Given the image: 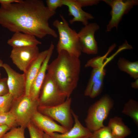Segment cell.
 Listing matches in <instances>:
<instances>
[{
	"instance_id": "cell-13",
	"label": "cell",
	"mask_w": 138,
	"mask_h": 138,
	"mask_svg": "<svg viewBox=\"0 0 138 138\" xmlns=\"http://www.w3.org/2000/svg\"><path fill=\"white\" fill-rule=\"evenodd\" d=\"M54 45L51 42L48 54L31 85L29 96L33 99H38L40 90L44 79L49 62L53 52Z\"/></svg>"
},
{
	"instance_id": "cell-33",
	"label": "cell",
	"mask_w": 138,
	"mask_h": 138,
	"mask_svg": "<svg viewBox=\"0 0 138 138\" xmlns=\"http://www.w3.org/2000/svg\"><path fill=\"white\" fill-rule=\"evenodd\" d=\"M21 0H0L1 6H8L13 3L19 2Z\"/></svg>"
},
{
	"instance_id": "cell-1",
	"label": "cell",
	"mask_w": 138,
	"mask_h": 138,
	"mask_svg": "<svg viewBox=\"0 0 138 138\" xmlns=\"http://www.w3.org/2000/svg\"><path fill=\"white\" fill-rule=\"evenodd\" d=\"M56 14L41 0H21L0 7V25L9 31L21 32L42 39L47 35L57 37L49 26V19Z\"/></svg>"
},
{
	"instance_id": "cell-2",
	"label": "cell",
	"mask_w": 138,
	"mask_h": 138,
	"mask_svg": "<svg viewBox=\"0 0 138 138\" xmlns=\"http://www.w3.org/2000/svg\"><path fill=\"white\" fill-rule=\"evenodd\" d=\"M80 68L79 57L62 51L58 52L57 57L48 64L47 71L68 98L77 85Z\"/></svg>"
},
{
	"instance_id": "cell-29",
	"label": "cell",
	"mask_w": 138,
	"mask_h": 138,
	"mask_svg": "<svg viewBox=\"0 0 138 138\" xmlns=\"http://www.w3.org/2000/svg\"><path fill=\"white\" fill-rule=\"evenodd\" d=\"M47 7L50 11H55L57 9L63 6L62 0H47Z\"/></svg>"
},
{
	"instance_id": "cell-12",
	"label": "cell",
	"mask_w": 138,
	"mask_h": 138,
	"mask_svg": "<svg viewBox=\"0 0 138 138\" xmlns=\"http://www.w3.org/2000/svg\"><path fill=\"white\" fill-rule=\"evenodd\" d=\"M31 121L38 128L48 135L54 132L63 133L68 131L38 110L32 116Z\"/></svg>"
},
{
	"instance_id": "cell-4",
	"label": "cell",
	"mask_w": 138,
	"mask_h": 138,
	"mask_svg": "<svg viewBox=\"0 0 138 138\" xmlns=\"http://www.w3.org/2000/svg\"><path fill=\"white\" fill-rule=\"evenodd\" d=\"M113 105V99L107 94L92 104L88 109L85 120L86 127L92 133L103 127V122Z\"/></svg>"
},
{
	"instance_id": "cell-19",
	"label": "cell",
	"mask_w": 138,
	"mask_h": 138,
	"mask_svg": "<svg viewBox=\"0 0 138 138\" xmlns=\"http://www.w3.org/2000/svg\"><path fill=\"white\" fill-rule=\"evenodd\" d=\"M119 69L129 74L131 77L138 78V61L132 62L124 58H120L117 62Z\"/></svg>"
},
{
	"instance_id": "cell-16",
	"label": "cell",
	"mask_w": 138,
	"mask_h": 138,
	"mask_svg": "<svg viewBox=\"0 0 138 138\" xmlns=\"http://www.w3.org/2000/svg\"><path fill=\"white\" fill-rule=\"evenodd\" d=\"M48 49L40 52L37 58L30 65L25 74L26 80L25 94L29 96L32 83L38 73L48 53Z\"/></svg>"
},
{
	"instance_id": "cell-31",
	"label": "cell",
	"mask_w": 138,
	"mask_h": 138,
	"mask_svg": "<svg viewBox=\"0 0 138 138\" xmlns=\"http://www.w3.org/2000/svg\"><path fill=\"white\" fill-rule=\"evenodd\" d=\"M76 1L82 8L96 5L100 1V0H76Z\"/></svg>"
},
{
	"instance_id": "cell-21",
	"label": "cell",
	"mask_w": 138,
	"mask_h": 138,
	"mask_svg": "<svg viewBox=\"0 0 138 138\" xmlns=\"http://www.w3.org/2000/svg\"><path fill=\"white\" fill-rule=\"evenodd\" d=\"M106 70L104 68H93L90 78L84 92L85 96H89L93 84L101 77L105 76Z\"/></svg>"
},
{
	"instance_id": "cell-17",
	"label": "cell",
	"mask_w": 138,
	"mask_h": 138,
	"mask_svg": "<svg viewBox=\"0 0 138 138\" xmlns=\"http://www.w3.org/2000/svg\"><path fill=\"white\" fill-rule=\"evenodd\" d=\"M7 43L13 48L32 47L41 44L35 36L21 32L15 33Z\"/></svg>"
},
{
	"instance_id": "cell-18",
	"label": "cell",
	"mask_w": 138,
	"mask_h": 138,
	"mask_svg": "<svg viewBox=\"0 0 138 138\" xmlns=\"http://www.w3.org/2000/svg\"><path fill=\"white\" fill-rule=\"evenodd\" d=\"M108 126L115 138H125L131 133L130 129L119 117L115 116L110 118Z\"/></svg>"
},
{
	"instance_id": "cell-5",
	"label": "cell",
	"mask_w": 138,
	"mask_h": 138,
	"mask_svg": "<svg viewBox=\"0 0 138 138\" xmlns=\"http://www.w3.org/2000/svg\"><path fill=\"white\" fill-rule=\"evenodd\" d=\"M39 106L38 99H33L25 94L13 99L9 111L18 125L26 128L32 116L38 110Z\"/></svg>"
},
{
	"instance_id": "cell-34",
	"label": "cell",
	"mask_w": 138,
	"mask_h": 138,
	"mask_svg": "<svg viewBox=\"0 0 138 138\" xmlns=\"http://www.w3.org/2000/svg\"><path fill=\"white\" fill-rule=\"evenodd\" d=\"M135 80V81L131 83V86L132 88L137 89L138 88V78Z\"/></svg>"
},
{
	"instance_id": "cell-15",
	"label": "cell",
	"mask_w": 138,
	"mask_h": 138,
	"mask_svg": "<svg viewBox=\"0 0 138 138\" xmlns=\"http://www.w3.org/2000/svg\"><path fill=\"white\" fill-rule=\"evenodd\" d=\"M63 5L67 7L69 15L73 16L69 21L71 24L76 22H80L84 26L88 24V20L94 18L93 15L84 11L76 0H62Z\"/></svg>"
},
{
	"instance_id": "cell-20",
	"label": "cell",
	"mask_w": 138,
	"mask_h": 138,
	"mask_svg": "<svg viewBox=\"0 0 138 138\" xmlns=\"http://www.w3.org/2000/svg\"><path fill=\"white\" fill-rule=\"evenodd\" d=\"M122 112L131 118L136 125H138V102L130 99L125 103Z\"/></svg>"
},
{
	"instance_id": "cell-10",
	"label": "cell",
	"mask_w": 138,
	"mask_h": 138,
	"mask_svg": "<svg viewBox=\"0 0 138 138\" xmlns=\"http://www.w3.org/2000/svg\"><path fill=\"white\" fill-rule=\"evenodd\" d=\"M99 28L96 23H91L84 26L78 33L82 52L88 54H97L98 48L95 34Z\"/></svg>"
},
{
	"instance_id": "cell-14",
	"label": "cell",
	"mask_w": 138,
	"mask_h": 138,
	"mask_svg": "<svg viewBox=\"0 0 138 138\" xmlns=\"http://www.w3.org/2000/svg\"><path fill=\"white\" fill-rule=\"evenodd\" d=\"M72 113L74 122L72 128L64 133L54 132L48 135L50 138H85L91 135L92 132L82 124L78 116L72 110Z\"/></svg>"
},
{
	"instance_id": "cell-37",
	"label": "cell",
	"mask_w": 138,
	"mask_h": 138,
	"mask_svg": "<svg viewBox=\"0 0 138 138\" xmlns=\"http://www.w3.org/2000/svg\"><path fill=\"white\" fill-rule=\"evenodd\" d=\"M85 138H90V136H89V137H87Z\"/></svg>"
},
{
	"instance_id": "cell-7",
	"label": "cell",
	"mask_w": 138,
	"mask_h": 138,
	"mask_svg": "<svg viewBox=\"0 0 138 138\" xmlns=\"http://www.w3.org/2000/svg\"><path fill=\"white\" fill-rule=\"evenodd\" d=\"M67 98L51 75L46 73L38 98L39 106L56 105L64 102Z\"/></svg>"
},
{
	"instance_id": "cell-23",
	"label": "cell",
	"mask_w": 138,
	"mask_h": 138,
	"mask_svg": "<svg viewBox=\"0 0 138 138\" xmlns=\"http://www.w3.org/2000/svg\"><path fill=\"white\" fill-rule=\"evenodd\" d=\"M4 125L8 126L11 129L18 126L15 118L10 111L0 113V125Z\"/></svg>"
},
{
	"instance_id": "cell-6",
	"label": "cell",
	"mask_w": 138,
	"mask_h": 138,
	"mask_svg": "<svg viewBox=\"0 0 138 138\" xmlns=\"http://www.w3.org/2000/svg\"><path fill=\"white\" fill-rule=\"evenodd\" d=\"M72 99L67 98L62 103L54 106H39L38 110L59 122L68 131L73 126L74 120L71 108Z\"/></svg>"
},
{
	"instance_id": "cell-8",
	"label": "cell",
	"mask_w": 138,
	"mask_h": 138,
	"mask_svg": "<svg viewBox=\"0 0 138 138\" xmlns=\"http://www.w3.org/2000/svg\"><path fill=\"white\" fill-rule=\"evenodd\" d=\"M111 9V18L106 26V31H111L114 27L117 29L123 15L127 14L133 7L138 4L137 0H103Z\"/></svg>"
},
{
	"instance_id": "cell-22",
	"label": "cell",
	"mask_w": 138,
	"mask_h": 138,
	"mask_svg": "<svg viewBox=\"0 0 138 138\" xmlns=\"http://www.w3.org/2000/svg\"><path fill=\"white\" fill-rule=\"evenodd\" d=\"M114 44L109 48L107 53L102 56H98L91 58L87 61L85 65V67H91L93 68H104V61L109 53L116 47Z\"/></svg>"
},
{
	"instance_id": "cell-25",
	"label": "cell",
	"mask_w": 138,
	"mask_h": 138,
	"mask_svg": "<svg viewBox=\"0 0 138 138\" xmlns=\"http://www.w3.org/2000/svg\"><path fill=\"white\" fill-rule=\"evenodd\" d=\"M105 76L101 77L93 85L89 96L94 98L98 96L101 93Z\"/></svg>"
},
{
	"instance_id": "cell-36",
	"label": "cell",
	"mask_w": 138,
	"mask_h": 138,
	"mask_svg": "<svg viewBox=\"0 0 138 138\" xmlns=\"http://www.w3.org/2000/svg\"><path fill=\"white\" fill-rule=\"evenodd\" d=\"M3 63L2 60L0 59V67H2Z\"/></svg>"
},
{
	"instance_id": "cell-11",
	"label": "cell",
	"mask_w": 138,
	"mask_h": 138,
	"mask_svg": "<svg viewBox=\"0 0 138 138\" xmlns=\"http://www.w3.org/2000/svg\"><path fill=\"white\" fill-rule=\"evenodd\" d=\"M2 67L7 74L9 93L14 99L18 98L25 94L26 80L25 74L17 72L6 63H3Z\"/></svg>"
},
{
	"instance_id": "cell-38",
	"label": "cell",
	"mask_w": 138,
	"mask_h": 138,
	"mask_svg": "<svg viewBox=\"0 0 138 138\" xmlns=\"http://www.w3.org/2000/svg\"><path fill=\"white\" fill-rule=\"evenodd\" d=\"M1 73L0 72V78H1Z\"/></svg>"
},
{
	"instance_id": "cell-27",
	"label": "cell",
	"mask_w": 138,
	"mask_h": 138,
	"mask_svg": "<svg viewBox=\"0 0 138 138\" xmlns=\"http://www.w3.org/2000/svg\"><path fill=\"white\" fill-rule=\"evenodd\" d=\"M25 129L20 126L12 128L5 134L2 138H25L24 134Z\"/></svg>"
},
{
	"instance_id": "cell-35",
	"label": "cell",
	"mask_w": 138,
	"mask_h": 138,
	"mask_svg": "<svg viewBox=\"0 0 138 138\" xmlns=\"http://www.w3.org/2000/svg\"><path fill=\"white\" fill-rule=\"evenodd\" d=\"M43 138H50L49 136L44 133V134Z\"/></svg>"
},
{
	"instance_id": "cell-24",
	"label": "cell",
	"mask_w": 138,
	"mask_h": 138,
	"mask_svg": "<svg viewBox=\"0 0 138 138\" xmlns=\"http://www.w3.org/2000/svg\"><path fill=\"white\" fill-rule=\"evenodd\" d=\"M13 99L12 96L9 93L0 96V113L9 111Z\"/></svg>"
},
{
	"instance_id": "cell-30",
	"label": "cell",
	"mask_w": 138,
	"mask_h": 138,
	"mask_svg": "<svg viewBox=\"0 0 138 138\" xmlns=\"http://www.w3.org/2000/svg\"><path fill=\"white\" fill-rule=\"evenodd\" d=\"M9 93L7 83V78H0V96H3Z\"/></svg>"
},
{
	"instance_id": "cell-32",
	"label": "cell",
	"mask_w": 138,
	"mask_h": 138,
	"mask_svg": "<svg viewBox=\"0 0 138 138\" xmlns=\"http://www.w3.org/2000/svg\"><path fill=\"white\" fill-rule=\"evenodd\" d=\"M11 129L10 128L6 125H0V138H2L7 131Z\"/></svg>"
},
{
	"instance_id": "cell-26",
	"label": "cell",
	"mask_w": 138,
	"mask_h": 138,
	"mask_svg": "<svg viewBox=\"0 0 138 138\" xmlns=\"http://www.w3.org/2000/svg\"><path fill=\"white\" fill-rule=\"evenodd\" d=\"M90 138H115L108 126L103 127L92 133Z\"/></svg>"
},
{
	"instance_id": "cell-9",
	"label": "cell",
	"mask_w": 138,
	"mask_h": 138,
	"mask_svg": "<svg viewBox=\"0 0 138 138\" xmlns=\"http://www.w3.org/2000/svg\"><path fill=\"white\" fill-rule=\"evenodd\" d=\"M40 53L37 46L13 48L10 57L13 63L21 71L25 73Z\"/></svg>"
},
{
	"instance_id": "cell-28",
	"label": "cell",
	"mask_w": 138,
	"mask_h": 138,
	"mask_svg": "<svg viewBox=\"0 0 138 138\" xmlns=\"http://www.w3.org/2000/svg\"><path fill=\"white\" fill-rule=\"evenodd\" d=\"M27 128L30 138H43L44 132L38 128L31 121L27 124Z\"/></svg>"
},
{
	"instance_id": "cell-3",
	"label": "cell",
	"mask_w": 138,
	"mask_h": 138,
	"mask_svg": "<svg viewBox=\"0 0 138 138\" xmlns=\"http://www.w3.org/2000/svg\"><path fill=\"white\" fill-rule=\"evenodd\" d=\"M62 21L55 20L53 25L57 29L59 39L56 45L57 53L65 51L70 54L79 58L82 54L78 33L69 26L63 16L60 15Z\"/></svg>"
}]
</instances>
